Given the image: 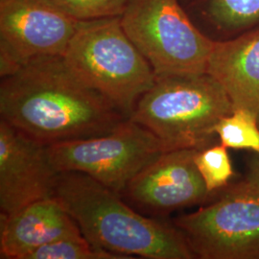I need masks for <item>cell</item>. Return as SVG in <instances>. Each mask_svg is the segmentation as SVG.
Masks as SVG:
<instances>
[{
	"label": "cell",
	"instance_id": "obj_1",
	"mask_svg": "<svg viewBox=\"0 0 259 259\" xmlns=\"http://www.w3.org/2000/svg\"><path fill=\"white\" fill-rule=\"evenodd\" d=\"M0 114L45 144L107 135L128 117L79 80L63 57L33 60L1 78Z\"/></svg>",
	"mask_w": 259,
	"mask_h": 259
},
{
	"label": "cell",
	"instance_id": "obj_2",
	"mask_svg": "<svg viewBox=\"0 0 259 259\" xmlns=\"http://www.w3.org/2000/svg\"><path fill=\"white\" fill-rule=\"evenodd\" d=\"M119 193L80 172H61L52 197L93 245L135 258L192 259L183 233L175 226L150 219L125 204Z\"/></svg>",
	"mask_w": 259,
	"mask_h": 259
},
{
	"label": "cell",
	"instance_id": "obj_3",
	"mask_svg": "<svg viewBox=\"0 0 259 259\" xmlns=\"http://www.w3.org/2000/svg\"><path fill=\"white\" fill-rule=\"evenodd\" d=\"M233 111L222 85L208 73L157 77L132 113L166 151L212 145L215 126Z\"/></svg>",
	"mask_w": 259,
	"mask_h": 259
},
{
	"label": "cell",
	"instance_id": "obj_4",
	"mask_svg": "<svg viewBox=\"0 0 259 259\" xmlns=\"http://www.w3.org/2000/svg\"><path fill=\"white\" fill-rule=\"evenodd\" d=\"M69 70L128 118L157 76L132 42L120 16L80 21L63 56Z\"/></svg>",
	"mask_w": 259,
	"mask_h": 259
},
{
	"label": "cell",
	"instance_id": "obj_5",
	"mask_svg": "<svg viewBox=\"0 0 259 259\" xmlns=\"http://www.w3.org/2000/svg\"><path fill=\"white\" fill-rule=\"evenodd\" d=\"M120 21L157 77L206 73L215 40L195 26L179 0H129Z\"/></svg>",
	"mask_w": 259,
	"mask_h": 259
},
{
	"label": "cell",
	"instance_id": "obj_6",
	"mask_svg": "<svg viewBox=\"0 0 259 259\" xmlns=\"http://www.w3.org/2000/svg\"><path fill=\"white\" fill-rule=\"evenodd\" d=\"M164 152L153 133L130 118L107 135L48 145L57 173H83L116 193L124 192L130 182Z\"/></svg>",
	"mask_w": 259,
	"mask_h": 259
},
{
	"label": "cell",
	"instance_id": "obj_7",
	"mask_svg": "<svg viewBox=\"0 0 259 259\" xmlns=\"http://www.w3.org/2000/svg\"><path fill=\"white\" fill-rule=\"evenodd\" d=\"M174 226L198 258L259 259V187L244 179Z\"/></svg>",
	"mask_w": 259,
	"mask_h": 259
},
{
	"label": "cell",
	"instance_id": "obj_8",
	"mask_svg": "<svg viewBox=\"0 0 259 259\" xmlns=\"http://www.w3.org/2000/svg\"><path fill=\"white\" fill-rule=\"evenodd\" d=\"M80 21L45 0H0V75L29 62L63 57Z\"/></svg>",
	"mask_w": 259,
	"mask_h": 259
},
{
	"label": "cell",
	"instance_id": "obj_9",
	"mask_svg": "<svg viewBox=\"0 0 259 259\" xmlns=\"http://www.w3.org/2000/svg\"><path fill=\"white\" fill-rule=\"evenodd\" d=\"M57 172L48 145L0 121V209L10 215L51 198Z\"/></svg>",
	"mask_w": 259,
	"mask_h": 259
},
{
	"label": "cell",
	"instance_id": "obj_10",
	"mask_svg": "<svg viewBox=\"0 0 259 259\" xmlns=\"http://www.w3.org/2000/svg\"><path fill=\"white\" fill-rule=\"evenodd\" d=\"M197 149L162 153L135 177L124 192L148 212L166 214L204 203L210 193L195 164Z\"/></svg>",
	"mask_w": 259,
	"mask_h": 259
},
{
	"label": "cell",
	"instance_id": "obj_11",
	"mask_svg": "<svg viewBox=\"0 0 259 259\" xmlns=\"http://www.w3.org/2000/svg\"><path fill=\"white\" fill-rule=\"evenodd\" d=\"M79 226L53 197L0 218L1 258L26 259L49 243L82 235Z\"/></svg>",
	"mask_w": 259,
	"mask_h": 259
},
{
	"label": "cell",
	"instance_id": "obj_12",
	"mask_svg": "<svg viewBox=\"0 0 259 259\" xmlns=\"http://www.w3.org/2000/svg\"><path fill=\"white\" fill-rule=\"evenodd\" d=\"M206 73L222 85L233 109L252 111L259 121V27L215 40Z\"/></svg>",
	"mask_w": 259,
	"mask_h": 259
},
{
	"label": "cell",
	"instance_id": "obj_13",
	"mask_svg": "<svg viewBox=\"0 0 259 259\" xmlns=\"http://www.w3.org/2000/svg\"><path fill=\"white\" fill-rule=\"evenodd\" d=\"M199 11L228 38L259 27V0H199Z\"/></svg>",
	"mask_w": 259,
	"mask_h": 259
},
{
	"label": "cell",
	"instance_id": "obj_14",
	"mask_svg": "<svg viewBox=\"0 0 259 259\" xmlns=\"http://www.w3.org/2000/svg\"><path fill=\"white\" fill-rule=\"evenodd\" d=\"M215 134L228 149L250 150L259 154V121L247 109L234 108L215 126Z\"/></svg>",
	"mask_w": 259,
	"mask_h": 259
},
{
	"label": "cell",
	"instance_id": "obj_15",
	"mask_svg": "<svg viewBox=\"0 0 259 259\" xmlns=\"http://www.w3.org/2000/svg\"><path fill=\"white\" fill-rule=\"evenodd\" d=\"M26 259H131L93 245L83 234L49 243L28 254Z\"/></svg>",
	"mask_w": 259,
	"mask_h": 259
},
{
	"label": "cell",
	"instance_id": "obj_16",
	"mask_svg": "<svg viewBox=\"0 0 259 259\" xmlns=\"http://www.w3.org/2000/svg\"><path fill=\"white\" fill-rule=\"evenodd\" d=\"M194 161L210 193L226 188L234 175L228 148L222 144L198 150L195 154Z\"/></svg>",
	"mask_w": 259,
	"mask_h": 259
},
{
	"label": "cell",
	"instance_id": "obj_17",
	"mask_svg": "<svg viewBox=\"0 0 259 259\" xmlns=\"http://www.w3.org/2000/svg\"><path fill=\"white\" fill-rule=\"evenodd\" d=\"M79 21L119 17L129 0H45Z\"/></svg>",
	"mask_w": 259,
	"mask_h": 259
},
{
	"label": "cell",
	"instance_id": "obj_18",
	"mask_svg": "<svg viewBox=\"0 0 259 259\" xmlns=\"http://www.w3.org/2000/svg\"><path fill=\"white\" fill-rule=\"evenodd\" d=\"M245 180L259 187V154H255L254 157H251Z\"/></svg>",
	"mask_w": 259,
	"mask_h": 259
}]
</instances>
